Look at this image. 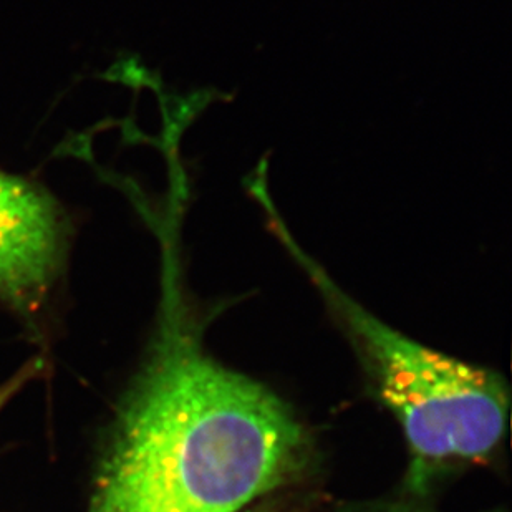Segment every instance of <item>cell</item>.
Wrapping results in <instances>:
<instances>
[{
	"label": "cell",
	"instance_id": "obj_2",
	"mask_svg": "<svg viewBox=\"0 0 512 512\" xmlns=\"http://www.w3.org/2000/svg\"><path fill=\"white\" fill-rule=\"evenodd\" d=\"M310 276L352 335L405 436L408 493L423 496L441 469L483 463L508 428V390L498 373L426 347L343 295L322 272Z\"/></svg>",
	"mask_w": 512,
	"mask_h": 512
},
{
	"label": "cell",
	"instance_id": "obj_3",
	"mask_svg": "<svg viewBox=\"0 0 512 512\" xmlns=\"http://www.w3.org/2000/svg\"><path fill=\"white\" fill-rule=\"evenodd\" d=\"M65 242L55 199L0 171V297L25 312L39 309L57 277Z\"/></svg>",
	"mask_w": 512,
	"mask_h": 512
},
{
	"label": "cell",
	"instance_id": "obj_6",
	"mask_svg": "<svg viewBox=\"0 0 512 512\" xmlns=\"http://www.w3.org/2000/svg\"><path fill=\"white\" fill-rule=\"evenodd\" d=\"M241 512H254V511H251V508H249V509H246V511H241Z\"/></svg>",
	"mask_w": 512,
	"mask_h": 512
},
{
	"label": "cell",
	"instance_id": "obj_5",
	"mask_svg": "<svg viewBox=\"0 0 512 512\" xmlns=\"http://www.w3.org/2000/svg\"><path fill=\"white\" fill-rule=\"evenodd\" d=\"M423 496H416V494H406L405 498L400 501H393L390 504H380L378 508L368 509L365 512H436L428 508L423 501Z\"/></svg>",
	"mask_w": 512,
	"mask_h": 512
},
{
	"label": "cell",
	"instance_id": "obj_4",
	"mask_svg": "<svg viewBox=\"0 0 512 512\" xmlns=\"http://www.w3.org/2000/svg\"><path fill=\"white\" fill-rule=\"evenodd\" d=\"M40 370H42V362L32 360L25 367L20 368L14 377H10L7 382L0 385V413H2L5 406L9 405L10 401L14 400L15 395H19L22 392V388L27 383L32 382L39 375Z\"/></svg>",
	"mask_w": 512,
	"mask_h": 512
},
{
	"label": "cell",
	"instance_id": "obj_1",
	"mask_svg": "<svg viewBox=\"0 0 512 512\" xmlns=\"http://www.w3.org/2000/svg\"><path fill=\"white\" fill-rule=\"evenodd\" d=\"M305 455L289 406L216 360L168 295L88 512L246 511L299 473Z\"/></svg>",
	"mask_w": 512,
	"mask_h": 512
}]
</instances>
